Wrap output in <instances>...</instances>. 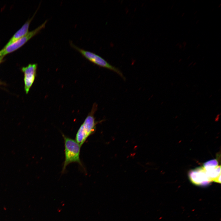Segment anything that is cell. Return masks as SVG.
<instances>
[{"instance_id":"1","label":"cell","mask_w":221,"mask_h":221,"mask_svg":"<svg viewBox=\"0 0 221 221\" xmlns=\"http://www.w3.org/2000/svg\"><path fill=\"white\" fill-rule=\"evenodd\" d=\"M62 136L64 141L65 160L62 173L64 172L67 166L71 163H78L83 167L79 157L81 146L75 140L64 134Z\"/></svg>"},{"instance_id":"2","label":"cell","mask_w":221,"mask_h":221,"mask_svg":"<svg viewBox=\"0 0 221 221\" xmlns=\"http://www.w3.org/2000/svg\"><path fill=\"white\" fill-rule=\"evenodd\" d=\"M96 124L93 115L91 114L81 125L76 134V141L81 146L87 138L95 132Z\"/></svg>"},{"instance_id":"3","label":"cell","mask_w":221,"mask_h":221,"mask_svg":"<svg viewBox=\"0 0 221 221\" xmlns=\"http://www.w3.org/2000/svg\"><path fill=\"white\" fill-rule=\"evenodd\" d=\"M71 46L80 53L87 60L94 64L102 67L105 68L117 73L124 79L121 72L117 68L112 65L100 56L93 52L85 50L78 48L70 42Z\"/></svg>"},{"instance_id":"4","label":"cell","mask_w":221,"mask_h":221,"mask_svg":"<svg viewBox=\"0 0 221 221\" xmlns=\"http://www.w3.org/2000/svg\"><path fill=\"white\" fill-rule=\"evenodd\" d=\"M47 21V20L45 21L37 28L29 32L26 35L10 45L5 46L0 51L1 55L3 57L6 55L13 52L21 47L31 38L37 34L41 29L44 28Z\"/></svg>"},{"instance_id":"5","label":"cell","mask_w":221,"mask_h":221,"mask_svg":"<svg viewBox=\"0 0 221 221\" xmlns=\"http://www.w3.org/2000/svg\"><path fill=\"white\" fill-rule=\"evenodd\" d=\"M188 175L191 181L196 185H206L211 182L203 166L191 170Z\"/></svg>"},{"instance_id":"6","label":"cell","mask_w":221,"mask_h":221,"mask_svg":"<svg viewBox=\"0 0 221 221\" xmlns=\"http://www.w3.org/2000/svg\"><path fill=\"white\" fill-rule=\"evenodd\" d=\"M203 167L211 182L220 183L221 167L216 159L207 161L204 164Z\"/></svg>"},{"instance_id":"7","label":"cell","mask_w":221,"mask_h":221,"mask_svg":"<svg viewBox=\"0 0 221 221\" xmlns=\"http://www.w3.org/2000/svg\"><path fill=\"white\" fill-rule=\"evenodd\" d=\"M37 68V64H30L22 68L24 74L25 90L26 94L28 93L34 80Z\"/></svg>"},{"instance_id":"8","label":"cell","mask_w":221,"mask_h":221,"mask_svg":"<svg viewBox=\"0 0 221 221\" xmlns=\"http://www.w3.org/2000/svg\"><path fill=\"white\" fill-rule=\"evenodd\" d=\"M32 18L26 21L10 40L5 46H8L26 35L29 32V28Z\"/></svg>"},{"instance_id":"9","label":"cell","mask_w":221,"mask_h":221,"mask_svg":"<svg viewBox=\"0 0 221 221\" xmlns=\"http://www.w3.org/2000/svg\"><path fill=\"white\" fill-rule=\"evenodd\" d=\"M3 57L0 56V63L2 61V60L3 59Z\"/></svg>"},{"instance_id":"10","label":"cell","mask_w":221,"mask_h":221,"mask_svg":"<svg viewBox=\"0 0 221 221\" xmlns=\"http://www.w3.org/2000/svg\"><path fill=\"white\" fill-rule=\"evenodd\" d=\"M0 56H1V55H0Z\"/></svg>"},{"instance_id":"11","label":"cell","mask_w":221,"mask_h":221,"mask_svg":"<svg viewBox=\"0 0 221 221\" xmlns=\"http://www.w3.org/2000/svg\"></svg>"}]
</instances>
